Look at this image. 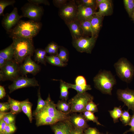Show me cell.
<instances>
[{"mask_svg":"<svg viewBox=\"0 0 134 134\" xmlns=\"http://www.w3.org/2000/svg\"><path fill=\"white\" fill-rule=\"evenodd\" d=\"M12 43L14 49L13 60L21 64L28 56H31L35 51L32 38L12 37Z\"/></svg>","mask_w":134,"mask_h":134,"instance_id":"cell-1","label":"cell"},{"mask_svg":"<svg viewBox=\"0 0 134 134\" xmlns=\"http://www.w3.org/2000/svg\"><path fill=\"white\" fill-rule=\"evenodd\" d=\"M41 25L32 20H20L10 32L12 37L32 38L38 33Z\"/></svg>","mask_w":134,"mask_h":134,"instance_id":"cell-2","label":"cell"},{"mask_svg":"<svg viewBox=\"0 0 134 134\" xmlns=\"http://www.w3.org/2000/svg\"><path fill=\"white\" fill-rule=\"evenodd\" d=\"M95 87L103 94L112 95V91L116 84V79L111 72L105 70H100L94 77Z\"/></svg>","mask_w":134,"mask_h":134,"instance_id":"cell-3","label":"cell"},{"mask_svg":"<svg viewBox=\"0 0 134 134\" xmlns=\"http://www.w3.org/2000/svg\"><path fill=\"white\" fill-rule=\"evenodd\" d=\"M117 75L123 81L129 83L134 75V67L126 58H120L114 65Z\"/></svg>","mask_w":134,"mask_h":134,"instance_id":"cell-4","label":"cell"},{"mask_svg":"<svg viewBox=\"0 0 134 134\" xmlns=\"http://www.w3.org/2000/svg\"><path fill=\"white\" fill-rule=\"evenodd\" d=\"M93 99V96L87 92L77 93L68 101L71 106V113H82L87 103Z\"/></svg>","mask_w":134,"mask_h":134,"instance_id":"cell-5","label":"cell"},{"mask_svg":"<svg viewBox=\"0 0 134 134\" xmlns=\"http://www.w3.org/2000/svg\"><path fill=\"white\" fill-rule=\"evenodd\" d=\"M20 73L19 64L13 60L7 61L5 65L0 68V80L13 81L19 76Z\"/></svg>","mask_w":134,"mask_h":134,"instance_id":"cell-6","label":"cell"},{"mask_svg":"<svg viewBox=\"0 0 134 134\" xmlns=\"http://www.w3.org/2000/svg\"><path fill=\"white\" fill-rule=\"evenodd\" d=\"M97 37L91 36V37L82 36L73 39V46L78 52L91 54L94 47Z\"/></svg>","mask_w":134,"mask_h":134,"instance_id":"cell-7","label":"cell"},{"mask_svg":"<svg viewBox=\"0 0 134 134\" xmlns=\"http://www.w3.org/2000/svg\"><path fill=\"white\" fill-rule=\"evenodd\" d=\"M21 10L22 13L21 18L26 17L35 21L41 19L43 11L41 7L30 2L26 4Z\"/></svg>","mask_w":134,"mask_h":134,"instance_id":"cell-8","label":"cell"},{"mask_svg":"<svg viewBox=\"0 0 134 134\" xmlns=\"http://www.w3.org/2000/svg\"><path fill=\"white\" fill-rule=\"evenodd\" d=\"M46 100L47 104L41 111L58 122L68 119L69 115L66 114L57 110L56 104L51 99L49 94Z\"/></svg>","mask_w":134,"mask_h":134,"instance_id":"cell-9","label":"cell"},{"mask_svg":"<svg viewBox=\"0 0 134 134\" xmlns=\"http://www.w3.org/2000/svg\"><path fill=\"white\" fill-rule=\"evenodd\" d=\"M13 81L8 87L10 93L20 88L39 86L38 81L34 77L29 78L27 77L19 76Z\"/></svg>","mask_w":134,"mask_h":134,"instance_id":"cell-10","label":"cell"},{"mask_svg":"<svg viewBox=\"0 0 134 134\" xmlns=\"http://www.w3.org/2000/svg\"><path fill=\"white\" fill-rule=\"evenodd\" d=\"M77 5L73 1L67 2L60 8L59 14L65 22L76 18Z\"/></svg>","mask_w":134,"mask_h":134,"instance_id":"cell-11","label":"cell"},{"mask_svg":"<svg viewBox=\"0 0 134 134\" xmlns=\"http://www.w3.org/2000/svg\"><path fill=\"white\" fill-rule=\"evenodd\" d=\"M40 66L31 59V56L27 57L19 66L20 73L23 76L28 73L35 75L40 71Z\"/></svg>","mask_w":134,"mask_h":134,"instance_id":"cell-12","label":"cell"},{"mask_svg":"<svg viewBox=\"0 0 134 134\" xmlns=\"http://www.w3.org/2000/svg\"><path fill=\"white\" fill-rule=\"evenodd\" d=\"M116 94L118 99L124 102L129 110L134 112V90L128 88L118 89Z\"/></svg>","mask_w":134,"mask_h":134,"instance_id":"cell-13","label":"cell"},{"mask_svg":"<svg viewBox=\"0 0 134 134\" xmlns=\"http://www.w3.org/2000/svg\"><path fill=\"white\" fill-rule=\"evenodd\" d=\"M20 18L17 8L15 7L11 12L4 16L2 21V25L7 32H10L13 27L18 23Z\"/></svg>","mask_w":134,"mask_h":134,"instance_id":"cell-14","label":"cell"},{"mask_svg":"<svg viewBox=\"0 0 134 134\" xmlns=\"http://www.w3.org/2000/svg\"><path fill=\"white\" fill-rule=\"evenodd\" d=\"M51 127L55 134H71L74 128L68 119L58 122Z\"/></svg>","mask_w":134,"mask_h":134,"instance_id":"cell-15","label":"cell"},{"mask_svg":"<svg viewBox=\"0 0 134 134\" xmlns=\"http://www.w3.org/2000/svg\"><path fill=\"white\" fill-rule=\"evenodd\" d=\"M68 120L74 128L80 129L84 131L89 127L86 120L82 113L78 114L72 113L69 116Z\"/></svg>","mask_w":134,"mask_h":134,"instance_id":"cell-16","label":"cell"},{"mask_svg":"<svg viewBox=\"0 0 134 134\" xmlns=\"http://www.w3.org/2000/svg\"><path fill=\"white\" fill-rule=\"evenodd\" d=\"M94 8L81 4L77 5L76 19L79 21L90 20L96 12Z\"/></svg>","mask_w":134,"mask_h":134,"instance_id":"cell-17","label":"cell"},{"mask_svg":"<svg viewBox=\"0 0 134 134\" xmlns=\"http://www.w3.org/2000/svg\"><path fill=\"white\" fill-rule=\"evenodd\" d=\"M65 23L70 30L73 39L84 36L80 22L76 18Z\"/></svg>","mask_w":134,"mask_h":134,"instance_id":"cell-18","label":"cell"},{"mask_svg":"<svg viewBox=\"0 0 134 134\" xmlns=\"http://www.w3.org/2000/svg\"><path fill=\"white\" fill-rule=\"evenodd\" d=\"M34 116L36 119V125L37 127L45 125L51 126L58 122L41 111Z\"/></svg>","mask_w":134,"mask_h":134,"instance_id":"cell-19","label":"cell"},{"mask_svg":"<svg viewBox=\"0 0 134 134\" xmlns=\"http://www.w3.org/2000/svg\"><path fill=\"white\" fill-rule=\"evenodd\" d=\"M98 7L99 10L96 12L95 14L104 17L111 15L113 13L112 1L107 0L106 1L99 4Z\"/></svg>","mask_w":134,"mask_h":134,"instance_id":"cell-20","label":"cell"},{"mask_svg":"<svg viewBox=\"0 0 134 134\" xmlns=\"http://www.w3.org/2000/svg\"><path fill=\"white\" fill-rule=\"evenodd\" d=\"M103 17L95 14L90 20L92 30L91 36L97 37L101 26Z\"/></svg>","mask_w":134,"mask_h":134,"instance_id":"cell-21","label":"cell"},{"mask_svg":"<svg viewBox=\"0 0 134 134\" xmlns=\"http://www.w3.org/2000/svg\"><path fill=\"white\" fill-rule=\"evenodd\" d=\"M21 105L22 111L26 115L31 123L33 119L32 110L33 104L27 99L21 101Z\"/></svg>","mask_w":134,"mask_h":134,"instance_id":"cell-22","label":"cell"},{"mask_svg":"<svg viewBox=\"0 0 134 134\" xmlns=\"http://www.w3.org/2000/svg\"><path fill=\"white\" fill-rule=\"evenodd\" d=\"M14 49L12 43L8 46L0 51V57L7 61L13 60L14 55Z\"/></svg>","mask_w":134,"mask_h":134,"instance_id":"cell-23","label":"cell"},{"mask_svg":"<svg viewBox=\"0 0 134 134\" xmlns=\"http://www.w3.org/2000/svg\"><path fill=\"white\" fill-rule=\"evenodd\" d=\"M8 102L10 105V112L14 114H17L22 111L21 101L14 100L8 95Z\"/></svg>","mask_w":134,"mask_h":134,"instance_id":"cell-24","label":"cell"},{"mask_svg":"<svg viewBox=\"0 0 134 134\" xmlns=\"http://www.w3.org/2000/svg\"><path fill=\"white\" fill-rule=\"evenodd\" d=\"M56 105L57 109L59 111L67 115L71 113V105L67 101L59 100L56 104Z\"/></svg>","mask_w":134,"mask_h":134,"instance_id":"cell-25","label":"cell"},{"mask_svg":"<svg viewBox=\"0 0 134 134\" xmlns=\"http://www.w3.org/2000/svg\"><path fill=\"white\" fill-rule=\"evenodd\" d=\"M60 98L62 100L67 101L68 99V89L70 88L67 83L60 80Z\"/></svg>","mask_w":134,"mask_h":134,"instance_id":"cell-26","label":"cell"},{"mask_svg":"<svg viewBox=\"0 0 134 134\" xmlns=\"http://www.w3.org/2000/svg\"><path fill=\"white\" fill-rule=\"evenodd\" d=\"M34 60L38 63H40L46 65V57L47 52L45 50L42 49H37L34 51Z\"/></svg>","mask_w":134,"mask_h":134,"instance_id":"cell-27","label":"cell"},{"mask_svg":"<svg viewBox=\"0 0 134 134\" xmlns=\"http://www.w3.org/2000/svg\"><path fill=\"white\" fill-rule=\"evenodd\" d=\"M46 60L48 63L56 66L64 67L67 65V64L64 63L59 57L56 55L46 56Z\"/></svg>","mask_w":134,"mask_h":134,"instance_id":"cell-28","label":"cell"},{"mask_svg":"<svg viewBox=\"0 0 134 134\" xmlns=\"http://www.w3.org/2000/svg\"><path fill=\"white\" fill-rule=\"evenodd\" d=\"M38 99L36 107L33 113V115H34L41 111L45 106L47 103V100H43L42 98L40 92L39 87L38 91Z\"/></svg>","mask_w":134,"mask_h":134,"instance_id":"cell-29","label":"cell"},{"mask_svg":"<svg viewBox=\"0 0 134 134\" xmlns=\"http://www.w3.org/2000/svg\"><path fill=\"white\" fill-rule=\"evenodd\" d=\"M80 26L83 32V35L92 34V30L90 20L79 21Z\"/></svg>","mask_w":134,"mask_h":134,"instance_id":"cell-30","label":"cell"},{"mask_svg":"<svg viewBox=\"0 0 134 134\" xmlns=\"http://www.w3.org/2000/svg\"><path fill=\"white\" fill-rule=\"evenodd\" d=\"M123 111L120 106L115 107L113 110L109 111L114 123L118 122V119L121 117Z\"/></svg>","mask_w":134,"mask_h":134,"instance_id":"cell-31","label":"cell"},{"mask_svg":"<svg viewBox=\"0 0 134 134\" xmlns=\"http://www.w3.org/2000/svg\"><path fill=\"white\" fill-rule=\"evenodd\" d=\"M59 47L55 42H52L48 45L45 50L47 53L51 55H57L58 54V51Z\"/></svg>","mask_w":134,"mask_h":134,"instance_id":"cell-32","label":"cell"},{"mask_svg":"<svg viewBox=\"0 0 134 134\" xmlns=\"http://www.w3.org/2000/svg\"><path fill=\"white\" fill-rule=\"evenodd\" d=\"M67 84L70 88H72L75 90L77 92V93H81L86 91L90 90L92 88L90 85H87L84 86H81L75 84H72L67 83Z\"/></svg>","mask_w":134,"mask_h":134,"instance_id":"cell-33","label":"cell"},{"mask_svg":"<svg viewBox=\"0 0 134 134\" xmlns=\"http://www.w3.org/2000/svg\"><path fill=\"white\" fill-rule=\"evenodd\" d=\"M123 2L127 11L132 18L134 14V0H124Z\"/></svg>","mask_w":134,"mask_h":134,"instance_id":"cell-34","label":"cell"},{"mask_svg":"<svg viewBox=\"0 0 134 134\" xmlns=\"http://www.w3.org/2000/svg\"><path fill=\"white\" fill-rule=\"evenodd\" d=\"M59 52L57 55L64 63L67 64L69 58L68 52L67 49L63 47H59Z\"/></svg>","mask_w":134,"mask_h":134,"instance_id":"cell-35","label":"cell"},{"mask_svg":"<svg viewBox=\"0 0 134 134\" xmlns=\"http://www.w3.org/2000/svg\"><path fill=\"white\" fill-rule=\"evenodd\" d=\"M82 113L87 121H91L96 123L97 125L103 126L98 121V117L95 116L94 113L86 111H85Z\"/></svg>","mask_w":134,"mask_h":134,"instance_id":"cell-36","label":"cell"},{"mask_svg":"<svg viewBox=\"0 0 134 134\" xmlns=\"http://www.w3.org/2000/svg\"><path fill=\"white\" fill-rule=\"evenodd\" d=\"M15 0H0V15L4 16L3 11L7 6L13 5L15 2Z\"/></svg>","mask_w":134,"mask_h":134,"instance_id":"cell-37","label":"cell"},{"mask_svg":"<svg viewBox=\"0 0 134 134\" xmlns=\"http://www.w3.org/2000/svg\"><path fill=\"white\" fill-rule=\"evenodd\" d=\"M131 117L128 111L125 110L123 111L120 119L124 125L127 126L129 123Z\"/></svg>","mask_w":134,"mask_h":134,"instance_id":"cell-38","label":"cell"},{"mask_svg":"<svg viewBox=\"0 0 134 134\" xmlns=\"http://www.w3.org/2000/svg\"><path fill=\"white\" fill-rule=\"evenodd\" d=\"M78 4H81L94 8L97 7L96 0H77Z\"/></svg>","mask_w":134,"mask_h":134,"instance_id":"cell-39","label":"cell"},{"mask_svg":"<svg viewBox=\"0 0 134 134\" xmlns=\"http://www.w3.org/2000/svg\"><path fill=\"white\" fill-rule=\"evenodd\" d=\"M85 111H89L93 113L98 111L97 105L93 102V100L89 102L86 105Z\"/></svg>","mask_w":134,"mask_h":134,"instance_id":"cell-40","label":"cell"},{"mask_svg":"<svg viewBox=\"0 0 134 134\" xmlns=\"http://www.w3.org/2000/svg\"><path fill=\"white\" fill-rule=\"evenodd\" d=\"M15 119L14 115L9 112L1 120L4 122L7 125H8L15 123Z\"/></svg>","mask_w":134,"mask_h":134,"instance_id":"cell-41","label":"cell"},{"mask_svg":"<svg viewBox=\"0 0 134 134\" xmlns=\"http://www.w3.org/2000/svg\"><path fill=\"white\" fill-rule=\"evenodd\" d=\"M15 123L7 125L3 134H13L16 129Z\"/></svg>","mask_w":134,"mask_h":134,"instance_id":"cell-42","label":"cell"},{"mask_svg":"<svg viewBox=\"0 0 134 134\" xmlns=\"http://www.w3.org/2000/svg\"><path fill=\"white\" fill-rule=\"evenodd\" d=\"M75 83V84L82 86H85L87 85L85 77L81 75L78 76L76 77Z\"/></svg>","mask_w":134,"mask_h":134,"instance_id":"cell-43","label":"cell"},{"mask_svg":"<svg viewBox=\"0 0 134 134\" xmlns=\"http://www.w3.org/2000/svg\"><path fill=\"white\" fill-rule=\"evenodd\" d=\"M10 109V105L8 102L0 103V112H6Z\"/></svg>","mask_w":134,"mask_h":134,"instance_id":"cell-44","label":"cell"},{"mask_svg":"<svg viewBox=\"0 0 134 134\" xmlns=\"http://www.w3.org/2000/svg\"><path fill=\"white\" fill-rule=\"evenodd\" d=\"M84 134H100V133L96 128L89 127L84 131Z\"/></svg>","mask_w":134,"mask_h":134,"instance_id":"cell-45","label":"cell"},{"mask_svg":"<svg viewBox=\"0 0 134 134\" xmlns=\"http://www.w3.org/2000/svg\"><path fill=\"white\" fill-rule=\"evenodd\" d=\"M128 125L130 126L131 128L129 130L124 132V134L130 132L134 133V112L133 115L131 116V120Z\"/></svg>","mask_w":134,"mask_h":134,"instance_id":"cell-46","label":"cell"},{"mask_svg":"<svg viewBox=\"0 0 134 134\" xmlns=\"http://www.w3.org/2000/svg\"><path fill=\"white\" fill-rule=\"evenodd\" d=\"M30 3L38 5L41 4H43L45 5H49V3L47 0H28Z\"/></svg>","mask_w":134,"mask_h":134,"instance_id":"cell-47","label":"cell"},{"mask_svg":"<svg viewBox=\"0 0 134 134\" xmlns=\"http://www.w3.org/2000/svg\"><path fill=\"white\" fill-rule=\"evenodd\" d=\"M67 1L66 0H55L53 1L54 5L60 8L67 3Z\"/></svg>","mask_w":134,"mask_h":134,"instance_id":"cell-48","label":"cell"},{"mask_svg":"<svg viewBox=\"0 0 134 134\" xmlns=\"http://www.w3.org/2000/svg\"><path fill=\"white\" fill-rule=\"evenodd\" d=\"M6 125V123L2 120H0V134H3Z\"/></svg>","mask_w":134,"mask_h":134,"instance_id":"cell-49","label":"cell"},{"mask_svg":"<svg viewBox=\"0 0 134 134\" xmlns=\"http://www.w3.org/2000/svg\"><path fill=\"white\" fill-rule=\"evenodd\" d=\"M71 134H84V131L80 129L74 128Z\"/></svg>","mask_w":134,"mask_h":134,"instance_id":"cell-50","label":"cell"},{"mask_svg":"<svg viewBox=\"0 0 134 134\" xmlns=\"http://www.w3.org/2000/svg\"><path fill=\"white\" fill-rule=\"evenodd\" d=\"M6 92L3 86H0V99H2L6 95Z\"/></svg>","mask_w":134,"mask_h":134,"instance_id":"cell-51","label":"cell"},{"mask_svg":"<svg viewBox=\"0 0 134 134\" xmlns=\"http://www.w3.org/2000/svg\"><path fill=\"white\" fill-rule=\"evenodd\" d=\"M7 61L2 58L0 57V68L4 66Z\"/></svg>","mask_w":134,"mask_h":134,"instance_id":"cell-52","label":"cell"},{"mask_svg":"<svg viewBox=\"0 0 134 134\" xmlns=\"http://www.w3.org/2000/svg\"><path fill=\"white\" fill-rule=\"evenodd\" d=\"M9 112H0V120L2 119Z\"/></svg>","mask_w":134,"mask_h":134,"instance_id":"cell-53","label":"cell"},{"mask_svg":"<svg viewBox=\"0 0 134 134\" xmlns=\"http://www.w3.org/2000/svg\"><path fill=\"white\" fill-rule=\"evenodd\" d=\"M107 0H96L97 7H98V6L99 4L105 2Z\"/></svg>","mask_w":134,"mask_h":134,"instance_id":"cell-54","label":"cell"},{"mask_svg":"<svg viewBox=\"0 0 134 134\" xmlns=\"http://www.w3.org/2000/svg\"><path fill=\"white\" fill-rule=\"evenodd\" d=\"M132 18H133V20L134 21V14Z\"/></svg>","mask_w":134,"mask_h":134,"instance_id":"cell-55","label":"cell"},{"mask_svg":"<svg viewBox=\"0 0 134 134\" xmlns=\"http://www.w3.org/2000/svg\"><path fill=\"white\" fill-rule=\"evenodd\" d=\"M100 134H109L108 133H106V134H104L102 133H100Z\"/></svg>","mask_w":134,"mask_h":134,"instance_id":"cell-56","label":"cell"}]
</instances>
